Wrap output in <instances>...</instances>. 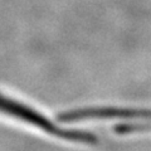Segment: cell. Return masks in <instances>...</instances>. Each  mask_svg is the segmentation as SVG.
<instances>
[{"mask_svg": "<svg viewBox=\"0 0 151 151\" xmlns=\"http://www.w3.org/2000/svg\"><path fill=\"white\" fill-rule=\"evenodd\" d=\"M0 113L22 120L58 139H64L67 141H72V142H81L87 145H94L98 141L97 136L92 132L83 130L64 129V127L54 124L44 115L37 112L34 108L23 105L20 102H17L15 100L9 98L1 93H0Z\"/></svg>", "mask_w": 151, "mask_h": 151, "instance_id": "cell-1", "label": "cell"}]
</instances>
